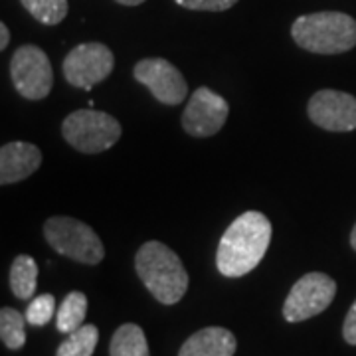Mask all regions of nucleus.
<instances>
[{
    "label": "nucleus",
    "instance_id": "nucleus-1",
    "mask_svg": "<svg viewBox=\"0 0 356 356\" xmlns=\"http://www.w3.org/2000/svg\"><path fill=\"white\" fill-rule=\"evenodd\" d=\"M271 242V222L261 212H243L224 232L216 266L224 277H242L259 266Z\"/></svg>",
    "mask_w": 356,
    "mask_h": 356
},
{
    "label": "nucleus",
    "instance_id": "nucleus-2",
    "mask_svg": "<svg viewBox=\"0 0 356 356\" xmlns=\"http://www.w3.org/2000/svg\"><path fill=\"white\" fill-rule=\"evenodd\" d=\"M135 269L145 287L163 305L178 303L188 289V273L180 257L163 242L143 243L135 257Z\"/></svg>",
    "mask_w": 356,
    "mask_h": 356
},
{
    "label": "nucleus",
    "instance_id": "nucleus-3",
    "mask_svg": "<svg viewBox=\"0 0 356 356\" xmlns=\"http://www.w3.org/2000/svg\"><path fill=\"white\" fill-rule=\"evenodd\" d=\"M291 36L307 51L343 54L356 46V20L344 13L305 14L293 22Z\"/></svg>",
    "mask_w": 356,
    "mask_h": 356
},
{
    "label": "nucleus",
    "instance_id": "nucleus-4",
    "mask_svg": "<svg viewBox=\"0 0 356 356\" xmlns=\"http://www.w3.org/2000/svg\"><path fill=\"white\" fill-rule=\"evenodd\" d=\"M121 123L113 115L95 111L93 107L70 113L62 123V135L67 145L86 154L103 153L121 139Z\"/></svg>",
    "mask_w": 356,
    "mask_h": 356
},
{
    "label": "nucleus",
    "instance_id": "nucleus-5",
    "mask_svg": "<svg viewBox=\"0 0 356 356\" xmlns=\"http://www.w3.org/2000/svg\"><path fill=\"white\" fill-rule=\"evenodd\" d=\"M44 236L51 248L64 257L95 266L105 257V248L91 226L76 218L56 216L44 224Z\"/></svg>",
    "mask_w": 356,
    "mask_h": 356
},
{
    "label": "nucleus",
    "instance_id": "nucleus-6",
    "mask_svg": "<svg viewBox=\"0 0 356 356\" xmlns=\"http://www.w3.org/2000/svg\"><path fill=\"white\" fill-rule=\"evenodd\" d=\"M10 76L16 91L24 99L32 102L48 97L54 86L50 58L46 56V51L32 44H26L14 51L10 60Z\"/></svg>",
    "mask_w": 356,
    "mask_h": 356
},
{
    "label": "nucleus",
    "instance_id": "nucleus-7",
    "mask_svg": "<svg viewBox=\"0 0 356 356\" xmlns=\"http://www.w3.org/2000/svg\"><path fill=\"white\" fill-rule=\"evenodd\" d=\"M337 295V283L327 273H307L297 281L283 303V317L289 323H301L315 317L331 305Z\"/></svg>",
    "mask_w": 356,
    "mask_h": 356
},
{
    "label": "nucleus",
    "instance_id": "nucleus-8",
    "mask_svg": "<svg viewBox=\"0 0 356 356\" xmlns=\"http://www.w3.org/2000/svg\"><path fill=\"white\" fill-rule=\"evenodd\" d=\"M113 51L105 44H79L65 56L64 76L74 88L91 89L113 72Z\"/></svg>",
    "mask_w": 356,
    "mask_h": 356
},
{
    "label": "nucleus",
    "instance_id": "nucleus-9",
    "mask_svg": "<svg viewBox=\"0 0 356 356\" xmlns=\"http://www.w3.org/2000/svg\"><path fill=\"white\" fill-rule=\"evenodd\" d=\"M307 113L317 127L348 133L356 129V97L337 89H321L309 99Z\"/></svg>",
    "mask_w": 356,
    "mask_h": 356
},
{
    "label": "nucleus",
    "instance_id": "nucleus-10",
    "mask_svg": "<svg viewBox=\"0 0 356 356\" xmlns=\"http://www.w3.org/2000/svg\"><path fill=\"white\" fill-rule=\"evenodd\" d=\"M228 102L212 89L198 88L182 113V127L192 137H212L228 119Z\"/></svg>",
    "mask_w": 356,
    "mask_h": 356
},
{
    "label": "nucleus",
    "instance_id": "nucleus-11",
    "mask_svg": "<svg viewBox=\"0 0 356 356\" xmlns=\"http://www.w3.org/2000/svg\"><path fill=\"white\" fill-rule=\"evenodd\" d=\"M133 74L139 83H143L153 93L154 99H159L165 105H178L188 95L186 79L178 72V67H175L168 60H163V58L140 60L139 64L135 65Z\"/></svg>",
    "mask_w": 356,
    "mask_h": 356
},
{
    "label": "nucleus",
    "instance_id": "nucleus-12",
    "mask_svg": "<svg viewBox=\"0 0 356 356\" xmlns=\"http://www.w3.org/2000/svg\"><path fill=\"white\" fill-rule=\"evenodd\" d=\"M42 165V153L32 143H8L0 149V182L14 184L36 172Z\"/></svg>",
    "mask_w": 356,
    "mask_h": 356
},
{
    "label": "nucleus",
    "instance_id": "nucleus-13",
    "mask_svg": "<svg viewBox=\"0 0 356 356\" xmlns=\"http://www.w3.org/2000/svg\"><path fill=\"white\" fill-rule=\"evenodd\" d=\"M236 337L222 327H206L182 344L178 356H234Z\"/></svg>",
    "mask_w": 356,
    "mask_h": 356
},
{
    "label": "nucleus",
    "instance_id": "nucleus-14",
    "mask_svg": "<svg viewBox=\"0 0 356 356\" xmlns=\"http://www.w3.org/2000/svg\"><path fill=\"white\" fill-rule=\"evenodd\" d=\"M109 355L111 356H151L149 355V344L147 337L139 325H121L115 331L111 344H109Z\"/></svg>",
    "mask_w": 356,
    "mask_h": 356
},
{
    "label": "nucleus",
    "instance_id": "nucleus-15",
    "mask_svg": "<svg viewBox=\"0 0 356 356\" xmlns=\"http://www.w3.org/2000/svg\"><path fill=\"white\" fill-rule=\"evenodd\" d=\"M38 266L30 255H18L10 267V289L18 299H30L36 293Z\"/></svg>",
    "mask_w": 356,
    "mask_h": 356
},
{
    "label": "nucleus",
    "instance_id": "nucleus-16",
    "mask_svg": "<svg viewBox=\"0 0 356 356\" xmlns=\"http://www.w3.org/2000/svg\"><path fill=\"white\" fill-rule=\"evenodd\" d=\"M88 315V297L81 291H72L58 309V315H56V325H58V331L70 332L77 331Z\"/></svg>",
    "mask_w": 356,
    "mask_h": 356
},
{
    "label": "nucleus",
    "instance_id": "nucleus-17",
    "mask_svg": "<svg viewBox=\"0 0 356 356\" xmlns=\"http://www.w3.org/2000/svg\"><path fill=\"white\" fill-rule=\"evenodd\" d=\"M99 341V331L95 325H81L77 331L70 332V337L58 346L56 356H93V350Z\"/></svg>",
    "mask_w": 356,
    "mask_h": 356
},
{
    "label": "nucleus",
    "instance_id": "nucleus-18",
    "mask_svg": "<svg viewBox=\"0 0 356 356\" xmlns=\"http://www.w3.org/2000/svg\"><path fill=\"white\" fill-rule=\"evenodd\" d=\"M0 337L2 343L8 348L18 350L26 344V327L24 315L18 313L13 307H4L0 311Z\"/></svg>",
    "mask_w": 356,
    "mask_h": 356
},
{
    "label": "nucleus",
    "instance_id": "nucleus-19",
    "mask_svg": "<svg viewBox=\"0 0 356 356\" xmlns=\"http://www.w3.org/2000/svg\"><path fill=\"white\" fill-rule=\"evenodd\" d=\"M38 22L46 26L60 24L67 16V0H20Z\"/></svg>",
    "mask_w": 356,
    "mask_h": 356
},
{
    "label": "nucleus",
    "instance_id": "nucleus-20",
    "mask_svg": "<svg viewBox=\"0 0 356 356\" xmlns=\"http://www.w3.org/2000/svg\"><path fill=\"white\" fill-rule=\"evenodd\" d=\"M54 311H56V299L50 293H44L36 297L28 309H26V323L34 325V327H44L48 325L54 317Z\"/></svg>",
    "mask_w": 356,
    "mask_h": 356
},
{
    "label": "nucleus",
    "instance_id": "nucleus-21",
    "mask_svg": "<svg viewBox=\"0 0 356 356\" xmlns=\"http://www.w3.org/2000/svg\"><path fill=\"white\" fill-rule=\"evenodd\" d=\"M238 0H177L182 8L188 10H208V13H222L228 10Z\"/></svg>",
    "mask_w": 356,
    "mask_h": 356
},
{
    "label": "nucleus",
    "instance_id": "nucleus-22",
    "mask_svg": "<svg viewBox=\"0 0 356 356\" xmlns=\"http://www.w3.org/2000/svg\"><path fill=\"white\" fill-rule=\"evenodd\" d=\"M344 341L348 344H355L356 346V301L350 307L348 315L344 318V327H343Z\"/></svg>",
    "mask_w": 356,
    "mask_h": 356
},
{
    "label": "nucleus",
    "instance_id": "nucleus-23",
    "mask_svg": "<svg viewBox=\"0 0 356 356\" xmlns=\"http://www.w3.org/2000/svg\"><path fill=\"white\" fill-rule=\"evenodd\" d=\"M8 42H10V32H8V26L2 22L0 24V50H6Z\"/></svg>",
    "mask_w": 356,
    "mask_h": 356
},
{
    "label": "nucleus",
    "instance_id": "nucleus-24",
    "mask_svg": "<svg viewBox=\"0 0 356 356\" xmlns=\"http://www.w3.org/2000/svg\"><path fill=\"white\" fill-rule=\"evenodd\" d=\"M119 4H123V6H139L143 4L145 0H117Z\"/></svg>",
    "mask_w": 356,
    "mask_h": 356
},
{
    "label": "nucleus",
    "instance_id": "nucleus-25",
    "mask_svg": "<svg viewBox=\"0 0 356 356\" xmlns=\"http://www.w3.org/2000/svg\"><path fill=\"white\" fill-rule=\"evenodd\" d=\"M350 245L356 250V224L355 228H353V232H350Z\"/></svg>",
    "mask_w": 356,
    "mask_h": 356
}]
</instances>
